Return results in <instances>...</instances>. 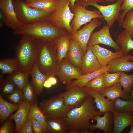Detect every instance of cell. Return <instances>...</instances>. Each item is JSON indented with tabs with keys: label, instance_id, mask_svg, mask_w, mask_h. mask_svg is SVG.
Wrapping results in <instances>:
<instances>
[{
	"label": "cell",
	"instance_id": "6da1fadb",
	"mask_svg": "<svg viewBox=\"0 0 133 133\" xmlns=\"http://www.w3.org/2000/svg\"><path fill=\"white\" fill-rule=\"evenodd\" d=\"M93 98L89 95L80 106L70 109L63 120L67 133H90L89 121L94 116L104 114L96 110Z\"/></svg>",
	"mask_w": 133,
	"mask_h": 133
},
{
	"label": "cell",
	"instance_id": "7a4b0ae2",
	"mask_svg": "<svg viewBox=\"0 0 133 133\" xmlns=\"http://www.w3.org/2000/svg\"><path fill=\"white\" fill-rule=\"evenodd\" d=\"M42 41L31 36L22 35L16 48V58L19 69L30 73Z\"/></svg>",
	"mask_w": 133,
	"mask_h": 133
},
{
	"label": "cell",
	"instance_id": "3957f363",
	"mask_svg": "<svg viewBox=\"0 0 133 133\" xmlns=\"http://www.w3.org/2000/svg\"><path fill=\"white\" fill-rule=\"evenodd\" d=\"M67 32L48 22L39 21L22 25L14 30L13 33L15 35L31 36L42 41H51L58 37L67 33Z\"/></svg>",
	"mask_w": 133,
	"mask_h": 133
},
{
	"label": "cell",
	"instance_id": "277c9868",
	"mask_svg": "<svg viewBox=\"0 0 133 133\" xmlns=\"http://www.w3.org/2000/svg\"><path fill=\"white\" fill-rule=\"evenodd\" d=\"M56 50L54 41H42L36 63L40 71L48 78L57 75L59 66L56 59Z\"/></svg>",
	"mask_w": 133,
	"mask_h": 133
},
{
	"label": "cell",
	"instance_id": "5b68a950",
	"mask_svg": "<svg viewBox=\"0 0 133 133\" xmlns=\"http://www.w3.org/2000/svg\"><path fill=\"white\" fill-rule=\"evenodd\" d=\"M13 3L17 17L22 25L39 21L49 22L52 13L31 7L23 0H13Z\"/></svg>",
	"mask_w": 133,
	"mask_h": 133
},
{
	"label": "cell",
	"instance_id": "8992f818",
	"mask_svg": "<svg viewBox=\"0 0 133 133\" xmlns=\"http://www.w3.org/2000/svg\"><path fill=\"white\" fill-rule=\"evenodd\" d=\"M74 14L70 10L69 0H59L56 7L52 13L49 22L60 29L72 33L71 22Z\"/></svg>",
	"mask_w": 133,
	"mask_h": 133
},
{
	"label": "cell",
	"instance_id": "52a82bcc",
	"mask_svg": "<svg viewBox=\"0 0 133 133\" xmlns=\"http://www.w3.org/2000/svg\"><path fill=\"white\" fill-rule=\"evenodd\" d=\"M39 107L46 117L61 119L71 109L65 105L63 99L58 95L43 100Z\"/></svg>",
	"mask_w": 133,
	"mask_h": 133
},
{
	"label": "cell",
	"instance_id": "ba28073f",
	"mask_svg": "<svg viewBox=\"0 0 133 133\" xmlns=\"http://www.w3.org/2000/svg\"><path fill=\"white\" fill-rule=\"evenodd\" d=\"M123 0H117L115 3L107 5H100L92 0H77V3L85 7L90 5L96 8L101 14L106 24L110 28L119 16Z\"/></svg>",
	"mask_w": 133,
	"mask_h": 133
},
{
	"label": "cell",
	"instance_id": "9c48e42d",
	"mask_svg": "<svg viewBox=\"0 0 133 133\" xmlns=\"http://www.w3.org/2000/svg\"><path fill=\"white\" fill-rule=\"evenodd\" d=\"M72 10L74 15L71 24L72 33L79 30L82 26L90 22L94 18L102 19L103 18L101 14L98 10H87L77 3H75Z\"/></svg>",
	"mask_w": 133,
	"mask_h": 133
},
{
	"label": "cell",
	"instance_id": "30bf717a",
	"mask_svg": "<svg viewBox=\"0 0 133 133\" xmlns=\"http://www.w3.org/2000/svg\"><path fill=\"white\" fill-rule=\"evenodd\" d=\"M89 95L83 87L71 82L67 85L66 91L58 95L63 99L65 105L71 109L81 106Z\"/></svg>",
	"mask_w": 133,
	"mask_h": 133
},
{
	"label": "cell",
	"instance_id": "8fae6325",
	"mask_svg": "<svg viewBox=\"0 0 133 133\" xmlns=\"http://www.w3.org/2000/svg\"><path fill=\"white\" fill-rule=\"evenodd\" d=\"M98 19H93L82 28L69 34L71 37L80 46L84 54L86 51L88 42L93 32L100 27L102 23V21H99Z\"/></svg>",
	"mask_w": 133,
	"mask_h": 133
},
{
	"label": "cell",
	"instance_id": "7c38bea8",
	"mask_svg": "<svg viewBox=\"0 0 133 133\" xmlns=\"http://www.w3.org/2000/svg\"><path fill=\"white\" fill-rule=\"evenodd\" d=\"M110 28L105 24L100 30L92 33L89 40L88 46L101 44L113 48L116 51L120 50L121 48L114 40L111 35L109 31Z\"/></svg>",
	"mask_w": 133,
	"mask_h": 133
},
{
	"label": "cell",
	"instance_id": "4fadbf2b",
	"mask_svg": "<svg viewBox=\"0 0 133 133\" xmlns=\"http://www.w3.org/2000/svg\"><path fill=\"white\" fill-rule=\"evenodd\" d=\"M83 75L80 69L72 65L66 56L62 60L59 66L57 76L61 81L67 85L72 79H78Z\"/></svg>",
	"mask_w": 133,
	"mask_h": 133
},
{
	"label": "cell",
	"instance_id": "5bb4252c",
	"mask_svg": "<svg viewBox=\"0 0 133 133\" xmlns=\"http://www.w3.org/2000/svg\"><path fill=\"white\" fill-rule=\"evenodd\" d=\"M0 8L5 17L4 24L6 26L15 30L22 26L17 17L13 0H0Z\"/></svg>",
	"mask_w": 133,
	"mask_h": 133
},
{
	"label": "cell",
	"instance_id": "9a60e30c",
	"mask_svg": "<svg viewBox=\"0 0 133 133\" xmlns=\"http://www.w3.org/2000/svg\"><path fill=\"white\" fill-rule=\"evenodd\" d=\"M89 46L102 67L107 65L113 60L125 56L121 50L113 52L99 45Z\"/></svg>",
	"mask_w": 133,
	"mask_h": 133
},
{
	"label": "cell",
	"instance_id": "2e32d148",
	"mask_svg": "<svg viewBox=\"0 0 133 133\" xmlns=\"http://www.w3.org/2000/svg\"><path fill=\"white\" fill-rule=\"evenodd\" d=\"M102 68L90 47L88 46L82 59L80 69L83 75L98 70Z\"/></svg>",
	"mask_w": 133,
	"mask_h": 133
},
{
	"label": "cell",
	"instance_id": "e0dca14e",
	"mask_svg": "<svg viewBox=\"0 0 133 133\" xmlns=\"http://www.w3.org/2000/svg\"><path fill=\"white\" fill-rule=\"evenodd\" d=\"M111 112L113 118V133H120L126 127L133 125L132 112L122 113L114 110Z\"/></svg>",
	"mask_w": 133,
	"mask_h": 133
},
{
	"label": "cell",
	"instance_id": "ac0fdd59",
	"mask_svg": "<svg viewBox=\"0 0 133 133\" xmlns=\"http://www.w3.org/2000/svg\"><path fill=\"white\" fill-rule=\"evenodd\" d=\"M32 104L24 100L19 104L16 113L11 115L10 118L15 123V131L16 133L20 129L29 116Z\"/></svg>",
	"mask_w": 133,
	"mask_h": 133
},
{
	"label": "cell",
	"instance_id": "d6986e66",
	"mask_svg": "<svg viewBox=\"0 0 133 133\" xmlns=\"http://www.w3.org/2000/svg\"><path fill=\"white\" fill-rule=\"evenodd\" d=\"M83 88L94 99V102L96 103V108L98 109L100 111L104 113L111 111L113 110L114 100H111L105 98V97L98 92L85 87Z\"/></svg>",
	"mask_w": 133,
	"mask_h": 133
},
{
	"label": "cell",
	"instance_id": "ffe728a7",
	"mask_svg": "<svg viewBox=\"0 0 133 133\" xmlns=\"http://www.w3.org/2000/svg\"><path fill=\"white\" fill-rule=\"evenodd\" d=\"M71 36L67 33L60 36L54 40L56 50V59L59 66L63 59L66 57L68 51Z\"/></svg>",
	"mask_w": 133,
	"mask_h": 133
},
{
	"label": "cell",
	"instance_id": "44dd1931",
	"mask_svg": "<svg viewBox=\"0 0 133 133\" xmlns=\"http://www.w3.org/2000/svg\"><path fill=\"white\" fill-rule=\"evenodd\" d=\"M132 55H128L110 61L107 65L109 67L108 71L115 73L128 71L133 69V60H129Z\"/></svg>",
	"mask_w": 133,
	"mask_h": 133
},
{
	"label": "cell",
	"instance_id": "7402d4cb",
	"mask_svg": "<svg viewBox=\"0 0 133 133\" xmlns=\"http://www.w3.org/2000/svg\"><path fill=\"white\" fill-rule=\"evenodd\" d=\"M84 54L80 46L73 38L71 37L69 48L66 56L68 61L74 66L80 69L82 58Z\"/></svg>",
	"mask_w": 133,
	"mask_h": 133
},
{
	"label": "cell",
	"instance_id": "603a6c76",
	"mask_svg": "<svg viewBox=\"0 0 133 133\" xmlns=\"http://www.w3.org/2000/svg\"><path fill=\"white\" fill-rule=\"evenodd\" d=\"M100 116L96 115L92 119L96 121L97 123L96 124L91 125V133L97 129H100L106 133L111 132L113 123V117L111 111L104 113V115L102 117Z\"/></svg>",
	"mask_w": 133,
	"mask_h": 133
},
{
	"label": "cell",
	"instance_id": "cb8c5ba5",
	"mask_svg": "<svg viewBox=\"0 0 133 133\" xmlns=\"http://www.w3.org/2000/svg\"><path fill=\"white\" fill-rule=\"evenodd\" d=\"M32 77V84L36 94L39 95L42 92L44 84L48 77L42 73L35 63L30 72Z\"/></svg>",
	"mask_w": 133,
	"mask_h": 133
},
{
	"label": "cell",
	"instance_id": "d4e9b609",
	"mask_svg": "<svg viewBox=\"0 0 133 133\" xmlns=\"http://www.w3.org/2000/svg\"><path fill=\"white\" fill-rule=\"evenodd\" d=\"M99 93L111 100H114L119 98L126 100H132L131 96L122 89V86L119 83L111 87L105 88Z\"/></svg>",
	"mask_w": 133,
	"mask_h": 133
},
{
	"label": "cell",
	"instance_id": "484cf974",
	"mask_svg": "<svg viewBox=\"0 0 133 133\" xmlns=\"http://www.w3.org/2000/svg\"><path fill=\"white\" fill-rule=\"evenodd\" d=\"M133 37L125 30L118 35L116 42L121 48L124 56L128 55L130 51L133 50Z\"/></svg>",
	"mask_w": 133,
	"mask_h": 133
},
{
	"label": "cell",
	"instance_id": "4316f807",
	"mask_svg": "<svg viewBox=\"0 0 133 133\" xmlns=\"http://www.w3.org/2000/svg\"><path fill=\"white\" fill-rule=\"evenodd\" d=\"M19 104L9 103L0 96V122L1 124L13 112L18 108Z\"/></svg>",
	"mask_w": 133,
	"mask_h": 133
},
{
	"label": "cell",
	"instance_id": "83f0119b",
	"mask_svg": "<svg viewBox=\"0 0 133 133\" xmlns=\"http://www.w3.org/2000/svg\"><path fill=\"white\" fill-rule=\"evenodd\" d=\"M48 133H67L63 119L46 117Z\"/></svg>",
	"mask_w": 133,
	"mask_h": 133
},
{
	"label": "cell",
	"instance_id": "f1b7e54d",
	"mask_svg": "<svg viewBox=\"0 0 133 133\" xmlns=\"http://www.w3.org/2000/svg\"><path fill=\"white\" fill-rule=\"evenodd\" d=\"M59 0H39L27 4L29 6L38 10L52 13L55 9Z\"/></svg>",
	"mask_w": 133,
	"mask_h": 133
},
{
	"label": "cell",
	"instance_id": "f546056e",
	"mask_svg": "<svg viewBox=\"0 0 133 133\" xmlns=\"http://www.w3.org/2000/svg\"><path fill=\"white\" fill-rule=\"evenodd\" d=\"M0 73L3 75L6 74H11L19 69L16 58H6L0 61Z\"/></svg>",
	"mask_w": 133,
	"mask_h": 133
},
{
	"label": "cell",
	"instance_id": "4dcf8cb0",
	"mask_svg": "<svg viewBox=\"0 0 133 133\" xmlns=\"http://www.w3.org/2000/svg\"><path fill=\"white\" fill-rule=\"evenodd\" d=\"M30 73L19 69L14 73L9 75V78L14 83L17 88L22 90L29 81Z\"/></svg>",
	"mask_w": 133,
	"mask_h": 133
},
{
	"label": "cell",
	"instance_id": "1f68e13d",
	"mask_svg": "<svg viewBox=\"0 0 133 133\" xmlns=\"http://www.w3.org/2000/svg\"><path fill=\"white\" fill-rule=\"evenodd\" d=\"M109 68V66L107 65L98 70L83 75L80 78L71 81V82L74 84L83 87L89 82L99 75L105 72L108 71Z\"/></svg>",
	"mask_w": 133,
	"mask_h": 133
},
{
	"label": "cell",
	"instance_id": "d6a6232c",
	"mask_svg": "<svg viewBox=\"0 0 133 133\" xmlns=\"http://www.w3.org/2000/svg\"><path fill=\"white\" fill-rule=\"evenodd\" d=\"M30 114L41 124L44 133H48L46 117L38 106L36 102H34L32 104Z\"/></svg>",
	"mask_w": 133,
	"mask_h": 133
},
{
	"label": "cell",
	"instance_id": "836d02e7",
	"mask_svg": "<svg viewBox=\"0 0 133 133\" xmlns=\"http://www.w3.org/2000/svg\"><path fill=\"white\" fill-rule=\"evenodd\" d=\"M113 110L122 113L132 112L133 111L132 100H122L118 98L114 100Z\"/></svg>",
	"mask_w": 133,
	"mask_h": 133
},
{
	"label": "cell",
	"instance_id": "e575fe53",
	"mask_svg": "<svg viewBox=\"0 0 133 133\" xmlns=\"http://www.w3.org/2000/svg\"><path fill=\"white\" fill-rule=\"evenodd\" d=\"M103 73L97 76L84 87L98 92L103 90L105 88L103 79Z\"/></svg>",
	"mask_w": 133,
	"mask_h": 133
},
{
	"label": "cell",
	"instance_id": "d590c367",
	"mask_svg": "<svg viewBox=\"0 0 133 133\" xmlns=\"http://www.w3.org/2000/svg\"><path fill=\"white\" fill-rule=\"evenodd\" d=\"M119 83L124 91L129 95L131 93L133 86V74L129 75L122 72L120 77Z\"/></svg>",
	"mask_w": 133,
	"mask_h": 133
},
{
	"label": "cell",
	"instance_id": "8d00e7d4",
	"mask_svg": "<svg viewBox=\"0 0 133 133\" xmlns=\"http://www.w3.org/2000/svg\"><path fill=\"white\" fill-rule=\"evenodd\" d=\"M0 92L1 94L7 96L14 91L17 87L9 78L4 79L0 76Z\"/></svg>",
	"mask_w": 133,
	"mask_h": 133
},
{
	"label": "cell",
	"instance_id": "74e56055",
	"mask_svg": "<svg viewBox=\"0 0 133 133\" xmlns=\"http://www.w3.org/2000/svg\"><path fill=\"white\" fill-rule=\"evenodd\" d=\"M122 72L112 73L108 71L103 73V77L105 88L111 87L119 83V79Z\"/></svg>",
	"mask_w": 133,
	"mask_h": 133
},
{
	"label": "cell",
	"instance_id": "f35d334b",
	"mask_svg": "<svg viewBox=\"0 0 133 133\" xmlns=\"http://www.w3.org/2000/svg\"><path fill=\"white\" fill-rule=\"evenodd\" d=\"M22 90L24 100L31 103L34 102L35 94L36 93L31 82L29 81Z\"/></svg>",
	"mask_w": 133,
	"mask_h": 133
},
{
	"label": "cell",
	"instance_id": "ab89813d",
	"mask_svg": "<svg viewBox=\"0 0 133 133\" xmlns=\"http://www.w3.org/2000/svg\"><path fill=\"white\" fill-rule=\"evenodd\" d=\"M133 9V0H124L120 8L122 12L119 14L117 19L120 26H121L123 21L126 15L130 11Z\"/></svg>",
	"mask_w": 133,
	"mask_h": 133
},
{
	"label": "cell",
	"instance_id": "60d3db41",
	"mask_svg": "<svg viewBox=\"0 0 133 133\" xmlns=\"http://www.w3.org/2000/svg\"><path fill=\"white\" fill-rule=\"evenodd\" d=\"M121 26L133 37V9L126 14Z\"/></svg>",
	"mask_w": 133,
	"mask_h": 133
},
{
	"label": "cell",
	"instance_id": "b9f144b4",
	"mask_svg": "<svg viewBox=\"0 0 133 133\" xmlns=\"http://www.w3.org/2000/svg\"><path fill=\"white\" fill-rule=\"evenodd\" d=\"M6 96L9 100L16 104H19L24 100L22 90L17 88Z\"/></svg>",
	"mask_w": 133,
	"mask_h": 133
},
{
	"label": "cell",
	"instance_id": "7bdbcfd3",
	"mask_svg": "<svg viewBox=\"0 0 133 133\" xmlns=\"http://www.w3.org/2000/svg\"><path fill=\"white\" fill-rule=\"evenodd\" d=\"M12 119L10 118L3 123L0 128V133H12L15 131Z\"/></svg>",
	"mask_w": 133,
	"mask_h": 133
},
{
	"label": "cell",
	"instance_id": "ee69618b",
	"mask_svg": "<svg viewBox=\"0 0 133 133\" xmlns=\"http://www.w3.org/2000/svg\"><path fill=\"white\" fill-rule=\"evenodd\" d=\"M17 133H33L32 126L31 117L30 114L25 122Z\"/></svg>",
	"mask_w": 133,
	"mask_h": 133
},
{
	"label": "cell",
	"instance_id": "f6af8a7d",
	"mask_svg": "<svg viewBox=\"0 0 133 133\" xmlns=\"http://www.w3.org/2000/svg\"><path fill=\"white\" fill-rule=\"evenodd\" d=\"M31 116L33 133H44V130L41 124L34 118Z\"/></svg>",
	"mask_w": 133,
	"mask_h": 133
},
{
	"label": "cell",
	"instance_id": "bcb514c9",
	"mask_svg": "<svg viewBox=\"0 0 133 133\" xmlns=\"http://www.w3.org/2000/svg\"><path fill=\"white\" fill-rule=\"evenodd\" d=\"M47 79L50 82L52 85H55L57 83V80L54 76H50Z\"/></svg>",
	"mask_w": 133,
	"mask_h": 133
},
{
	"label": "cell",
	"instance_id": "7dc6e473",
	"mask_svg": "<svg viewBox=\"0 0 133 133\" xmlns=\"http://www.w3.org/2000/svg\"><path fill=\"white\" fill-rule=\"evenodd\" d=\"M5 17L2 13L1 12L0 13V28L3 27V24H5Z\"/></svg>",
	"mask_w": 133,
	"mask_h": 133
},
{
	"label": "cell",
	"instance_id": "c3c4849f",
	"mask_svg": "<svg viewBox=\"0 0 133 133\" xmlns=\"http://www.w3.org/2000/svg\"><path fill=\"white\" fill-rule=\"evenodd\" d=\"M52 85L50 82L47 79L45 82L44 87L47 88H50Z\"/></svg>",
	"mask_w": 133,
	"mask_h": 133
},
{
	"label": "cell",
	"instance_id": "681fc988",
	"mask_svg": "<svg viewBox=\"0 0 133 133\" xmlns=\"http://www.w3.org/2000/svg\"><path fill=\"white\" fill-rule=\"evenodd\" d=\"M70 2V7L72 10L73 9L75 4V2L77 0H69Z\"/></svg>",
	"mask_w": 133,
	"mask_h": 133
},
{
	"label": "cell",
	"instance_id": "f907efd6",
	"mask_svg": "<svg viewBox=\"0 0 133 133\" xmlns=\"http://www.w3.org/2000/svg\"><path fill=\"white\" fill-rule=\"evenodd\" d=\"M94 1L97 3L103 2L105 1L113 2L117 0H92Z\"/></svg>",
	"mask_w": 133,
	"mask_h": 133
},
{
	"label": "cell",
	"instance_id": "816d5d0a",
	"mask_svg": "<svg viewBox=\"0 0 133 133\" xmlns=\"http://www.w3.org/2000/svg\"><path fill=\"white\" fill-rule=\"evenodd\" d=\"M39 0H26V4H29Z\"/></svg>",
	"mask_w": 133,
	"mask_h": 133
},
{
	"label": "cell",
	"instance_id": "f5cc1de1",
	"mask_svg": "<svg viewBox=\"0 0 133 133\" xmlns=\"http://www.w3.org/2000/svg\"><path fill=\"white\" fill-rule=\"evenodd\" d=\"M131 129L130 131L129 132V133H133V125H131Z\"/></svg>",
	"mask_w": 133,
	"mask_h": 133
},
{
	"label": "cell",
	"instance_id": "db71d44e",
	"mask_svg": "<svg viewBox=\"0 0 133 133\" xmlns=\"http://www.w3.org/2000/svg\"><path fill=\"white\" fill-rule=\"evenodd\" d=\"M131 96L132 99L133 100V88L131 92Z\"/></svg>",
	"mask_w": 133,
	"mask_h": 133
},
{
	"label": "cell",
	"instance_id": "11a10c76",
	"mask_svg": "<svg viewBox=\"0 0 133 133\" xmlns=\"http://www.w3.org/2000/svg\"><path fill=\"white\" fill-rule=\"evenodd\" d=\"M129 60L130 61L133 60V55H132V56H131Z\"/></svg>",
	"mask_w": 133,
	"mask_h": 133
},
{
	"label": "cell",
	"instance_id": "9f6ffc18",
	"mask_svg": "<svg viewBox=\"0 0 133 133\" xmlns=\"http://www.w3.org/2000/svg\"><path fill=\"white\" fill-rule=\"evenodd\" d=\"M132 114H133V111L132 112Z\"/></svg>",
	"mask_w": 133,
	"mask_h": 133
}]
</instances>
